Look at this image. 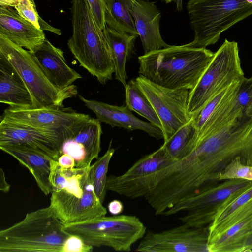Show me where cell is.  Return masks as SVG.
Wrapping results in <instances>:
<instances>
[{
  "label": "cell",
  "instance_id": "obj_1",
  "mask_svg": "<svg viewBox=\"0 0 252 252\" xmlns=\"http://www.w3.org/2000/svg\"><path fill=\"white\" fill-rule=\"evenodd\" d=\"M194 138L187 154L173 165L175 178L190 191H201L219 184L220 174L237 157L252 166V118L245 115L217 132Z\"/></svg>",
  "mask_w": 252,
  "mask_h": 252
},
{
  "label": "cell",
  "instance_id": "obj_2",
  "mask_svg": "<svg viewBox=\"0 0 252 252\" xmlns=\"http://www.w3.org/2000/svg\"><path fill=\"white\" fill-rule=\"evenodd\" d=\"M214 55L206 48L170 45L138 57V73L159 86L190 91Z\"/></svg>",
  "mask_w": 252,
  "mask_h": 252
},
{
  "label": "cell",
  "instance_id": "obj_3",
  "mask_svg": "<svg viewBox=\"0 0 252 252\" xmlns=\"http://www.w3.org/2000/svg\"><path fill=\"white\" fill-rule=\"evenodd\" d=\"M91 166L65 168L51 160L49 206L63 224L105 216L107 210L95 193Z\"/></svg>",
  "mask_w": 252,
  "mask_h": 252
},
{
  "label": "cell",
  "instance_id": "obj_4",
  "mask_svg": "<svg viewBox=\"0 0 252 252\" xmlns=\"http://www.w3.org/2000/svg\"><path fill=\"white\" fill-rule=\"evenodd\" d=\"M72 36L67 46L80 65L102 84L115 72L111 52L103 30L93 14L88 0H72Z\"/></svg>",
  "mask_w": 252,
  "mask_h": 252
},
{
  "label": "cell",
  "instance_id": "obj_5",
  "mask_svg": "<svg viewBox=\"0 0 252 252\" xmlns=\"http://www.w3.org/2000/svg\"><path fill=\"white\" fill-rule=\"evenodd\" d=\"M71 235L49 206L0 231V252H64Z\"/></svg>",
  "mask_w": 252,
  "mask_h": 252
},
{
  "label": "cell",
  "instance_id": "obj_6",
  "mask_svg": "<svg viewBox=\"0 0 252 252\" xmlns=\"http://www.w3.org/2000/svg\"><path fill=\"white\" fill-rule=\"evenodd\" d=\"M0 53L11 63L22 78L33 99V108H60L66 99L75 96L77 87L64 90L56 88L50 81L32 52L0 34Z\"/></svg>",
  "mask_w": 252,
  "mask_h": 252
},
{
  "label": "cell",
  "instance_id": "obj_7",
  "mask_svg": "<svg viewBox=\"0 0 252 252\" xmlns=\"http://www.w3.org/2000/svg\"><path fill=\"white\" fill-rule=\"evenodd\" d=\"M69 233L80 237L94 247H108L116 251L129 252L141 240L146 228L135 216L118 215L101 216L83 221L63 224Z\"/></svg>",
  "mask_w": 252,
  "mask_h": 252
},
{
  "label": "cell",
  "instance_id": "obj_8",
  "mask_svg": "<svg viewBox=\"0 0 252 252\" xmlns=\"http://www.w3.org/2000/svg\"><path fill=\"white\" fill-rule=\"evenodd\" d=\"M238 43L225 39L214 55L195 87L189 91L188 111L195 116L216 95L242 79Z\"/></svg>",
  "mask_w": 252,
  "mask_h": 252
},
{
  "label": "cell",
  "instance_id": "obj_9",
  "mask_svg": "<svg viewBox=\"0 0 252 252\" xmlns=\"http://www.w3.org/2000/svg\"><path fill=\"white\" fill-rule=\"evenodd\" d=\"M176 161L163 144L139 159L123 174L108 176L107 189L129 198H145L156 186L159 171Z\"/></svg>",
  "mask_w": 252,
  "mask_h": 252
},
{
  "label": "cell",
  "instance_id": "obj_10",
  "mask_svg": "<svg viewBox=\"0 0 252 252\" xmlns=\"http://www.w3.org/2000/svg\"><path fill=\"white\" fill-rule=\"evenodd\" d=\"M1 118L44 131L57 137L62 144L72 138L90 118L71 108L5 109Z\"/></svg>",
  "mask_w": 252,
  "mask_h": 252
},
{
  "label": "cell",
  "instance_id": "obj_11",
  "mask_svg": "<svg viewBox=\"0 0 252 252\" xmlns=\"http://www.w3.org/2000/svg\"><path fill=\"white\" fill-rule=\"evenodd\" d=\"M252 183V181L242 179L221 181L213 187L180 201L162 215L170 216L186 211L187 213L180 218L182 223L192 227L208 226L228 197Z\"/></svg>",
  "mask_w": 252,
  "mask_h": 252
},
{
  "label": "cell",
  "instance_id": "obj_12",
  "mask_svg": "<svg viewBox=\"0 0 252 252\" xmlns=\"http://www.w3.org/2000/svg\"><path fill=\"white\" fill-rule=\"evenodd\" d=\"M135 79L161 122L165 142L191 118L188 111L189 90L165 88L141 75Z\"/></svg>",
  "mask_w": 252,
  "mask_h": 252
},
{
  "label": "cell",
  "instance_id": "obj_13",
  "mask_svg": "<svg viewBox=\"0 0 252 252\" xmlns=\"http://www.w3.org/2000/svg\"><path fill=\"white\" fill-rule=\"evenodd\" d=\"M208 226L183 224L159 232L148 231L135 251L143 252H209Z\"/></svg>",
  "mask_w": 252,
  "mask_h": 252
},
{
  "label": "cell",
  "instance_id": "obj_14",
  "mask_svg": "<svg viewBox=\"0 0 252 252\" xmlns=\"http://www.w3.org/2000/svg\"><path fill=\"white\" fill-rule=\"evenodd\" d=\"M0 120V146L24 145L58 161L62 143L57 137L44 131L1 118Z\"/></svg>",
  "mask_w": 252,
  "mask_h": 252
},
{
  "label": "cell",
  "instance_id": "obj_15",
  "mask_svg": "<svg viewBox=\"0 0 252 252\" xmlns=\"http://www.w3.org/2000/svg\"><path fill=\"white\" fill-rule=\"evenodd\" d=\"M84 105L92 111L100 123H105L112 127L124 128L129 130H142L157 140L164 139L162 130L150 122L142 121L132 113L126 105L121 106L101 101L88 99L78 95Z\"/></svg>",
  "mask_w": 252,
  "mask_h": 252
},
{
  "label": "cell",
  "instance_id": "obj_16",
  "mask_svg": "<svg viewBox=\"0 0 252 252\" xmlns=\"http://www.w3.org/2000/svg\"><path fill=\"white\" fill-rule=\"evenodd\" d=\"M131 13L144 54L168 47L160 32L161 13L154 2L134 0Z\"/></svg>",
  "mask_w": 252,
  "mask_h": 252
},
{
  "label": "cell",
  "instance_id": "obj_17",
  "mask_svg": "<svg viewBox=\"0 0 252 252\" xmlns=\"http://www.w3.org/2000/svg\"><path fill=\"white\" fill-rule=\"evenodd\" d=\"M0 34L32 52L46 39L42 30L24 19L11 7L0 6Z\"/></svg>",
  "mask_w": 252,
  "mask_h": 252
},
{
  "label": "cell",
  "instance_id": "obj_18",
  "mask_svg": "<svg viewBox=\"0 0 252 252\" xmlns=\"http://www.w3.org/2000/svg\"><path fill=\"white\" fill-rule=\"evenodd\" d=\"M32 53L56 88L66 89L82 78L79 73L67 64L63 52L47 39Z\"/></svg>",
  "mask_w": 252,
  "mask_h": 252
},
{
  "label": "cell",
  "instance_id": "obj_19",
  "mask_svg": "<svg viewBox=\"0 0 252 252\" xmlns=\"http://www.w3.org/2000/svg\"><path fill=\"white\" fill-rule=\"evenodd\" d=\"M0 102L14 109L33 108L32 95L7 59L0 53Z\"/></svg>",
  "mask_w": 252,
  "mask_h": 252
},
{
  "label": "cell",
  "instance_id": "obj_20",
  "mask_svg": "<svg viewBox=\"0 0 252 252\" xmlns=\"http://www.w3.org/2000/svg\"><path fill=\"white\" fill-rule=\"evenodd\" d=\"M0 149L28 169L45 195L51 193L50 176L53 159L38 151L22 145H2L0 146Z\"/></svg>",
  "mask_w": 252,
  "mask_h": 252
},
{
  "label": "cell",
  "instance_id": "obj_21",
  "mask_svg": "<svg viewBox=\"0 0 252 252\" xmlns=\"http://www.w3.org/2000/svg\"><path fill=\"white\" fill-rule=\"evenodd\" d=\"M103 31L111 52L115 78L125 87L127 79L126 62L133 51L137 36L117 31L107 25Z\"/></svg>",
  "mask_w": 252,
  "mask_h": 252
},
{
  "label": "cell",
  "instance_id": "obj_22",
  "mask_svg": "<svg viewBox=\"0 0 252 252\" xmlns=\"http://www.w3.org/2000/svg\"><path fill=\"white\" fill-rule=\"evenodd\" d=\"M252 235V215L233 225L208 245L209 252H246Z\"/></svg>",
  "mask_w": 252,
  "mask_h": 252
},
{
  "label": "cell",
  "instance_id": "obj_23",
  "mask_svg": "<svg viewBox=\"0 0 252 252\" xmlns=\"http://www.w3.org/2000/svg\"><path fill=\"white\" fill-rule=\"evenodd\" d=\"M105 21L109 27L138 36L131 13L134 0H104Z\"/></svg>",
  "mask_w": 252,
  "mask_h": 252
},
{
  "label": "cell",
  "instance_id": "obj_24",
  "mask_svg": "<svg viewBox=\"0 0 252 252\" xmlns=\"http://www.w3.org/2000/svg\"><path fill=\"white\" fill-rule=\"evenodd\" d=\"M124 88L126 105L162 130V125L157 113L140 89L136 79H131Z\"/></svg>",
  "mask_w": 252,
  "mask_h": 252
},
{
  "label": "cell",
  "instance_id": "obj_25",
  "mask_svg": "<svg viewBox=\"0 0 252 252\" xmlns=\"http://www.w3.org/2000/svg\"><path fill=\"white\" fill-rule=\"evenodd\" d=\"M102 134L101 123L96 118H90L72 138L84 147L88 166L98 158L101 151L100 139Z\"/></svg>",
  "mask_w": 252,
  "mask_h": 252
},
{
  "label": "cell",
  "instance_id": "obj_26",
  "mask_svg": "<svg viewBox=\"0 0 252 252\" xmlns=\"http://www.w3.org/2000/svg\"><path fill=\"white\" fill-rule=\"evenodd\" d=\"M197 133L194 120L191 119L163 144L171 157L176 160L184 157Z\"/></svg>",
  "mask_w": 252,
  "mask_h": 252
},
{
  "label": "cell",
  "instance_id": "obj_27",
  "mask_svg": "<svg viewBox=\"0 0 252 252\" xmlns=\"http://www.w3.org/2000/svg\"><path fill=\"white\" fill-rule=\"evenodd\" d=\"M112 140L110 142L108 149L101 157L98 158L95 162L91 165V178L94 190L97 197L102 203L106 194L107 172L110 160L115 152L111 147Z\"/></svg>",
  "mask_w": 252,
  "mask_h": 252
},
{
  "label": "cell",
  "instance_id": "obj_28",
  "mask_svg": "<svg viewBox=\"0 0 252 252\" xmlns=\"http://www.w3.org/2000/svg\"><path fill=\"white\" fill-rule=\"evenodd\" d=\"M252 215V198L236 209L222 221L214 227H208V245L218 239L230 227Z\"/></svg>",
  "mask_w": 252,
  "mask_h": 252
},
{
  "label": "cell",
  "instance_id": "obj_29",
  "mask_svg": "<svg viewBox=\"0 0 252 252\" xmlns=\"http://www.w3.org/2000/svg\"><path fill=\"white\" fill-rule=\"evenodd\" d=\"M14 8L22 17L32 24L38 29L43 31L47 30L58 35L61 34L60 29L48 24L38 15L33 0H19Z\"/></svg>",
  "mask_w": 252,
  "mask_h": 252
},
{
  "label": "cell",
  "instance_id": "obj_30",
  "mask_svg": "<svg viewBox=\"0 0 252 252\" xmlns=\"http://www.w3.org/2000/svg\"><path fill=\"white\" fill-rule=\"evenodd\" d=\"M231 179L252 181V166L243 164L240 157L234 158L220 176V181Z\"/></svg>",
  "mask_w": 252,
  "mask_h": 252
},
{
  "label": "cell",
  "instance_id": "obj_31",
  "mask_svg": "<svg viewBox=\"0 0 252 252\" xmlns=\"http://www.w3.org/2000/svg\"><path fill=\"white\" fill-rule=\"evenodd\" d=\"M252 91V77L243 79L237 94V100L244 111L249 103Z\"/></svg>",
  "mask_w": 252,
  "mask_h": 252
},
{
  "label": "cell",
  "instance_id": "obj_32",
  "mask_svg": "<svg viewBox=\"0 0 252 252\" xmlns=\"http://www.w3.org/2000/svg\"><path fill=\"white\" fill-rule=\"evenodd\" d=\"M93 14L99 27L103 30L105 26V4L104 0H88Z\"/></svg>",
  "mask_w": 252,
  "mask_h": 252
},
{
  "label": "cell",
  "instance_id": "obj_33",
  "mask_svg": "<svg viewBox=\"0 0 252 252\" xmlns=\"http://www.w3.org/2000/svg\"><path fill=\"white\" fill-rule=\"evenodd\" d=\"M58 162L60 165L65 168H72L75 167V162L73 158L66 154L61 155Z\"/></svg>",
  "mask_w": 252,
  "mask_h": 252
},
{
  "label": "cell",
  "instance_id": "obj_34",
  "mask_svg": "<svg viewBox=\"0 0 252 252\" xmlns=\"http://www.w3.org/2000/svg\"><path fill=\"white\" fill-rule=\"evenodd\" d=\"M107 207L108 211L113 215H120L124 210L123 203L117 199L110 201Z\"/></svg>",
  "mask_w": 252,
  "mask_h": 252
},
{
  "label": "cell",
  "instance_id": "obj_35",
  "mask_svg": "<svg viewBox=\"0 0 252 252\" xmlns=\"http://www.w3.org/2000/svg\"><path fill=\"white\" fill-rule=\"evenodd\" d=\"M10 189V185L7 183L6 180L4 170L0 169V190L3 192L6 193L9 192Z\"/></svg>",
  "mask_w": 252,
  "mask_h": 252
},
{
  "label": "cell",
  "instance_id": "obj_36",
  "mask_svg": "<svg viewBox=\"0 0 252 252\" xmlns=\"http://www.w3.org/2000/svg\"><path fill=\"white\" fill-rule=\"evenodd\" d=\"M19 1V0H0V6L15 7Z\"/></svg>",
  "mask_w": 252,
  "mask_h": 252
},
{
  "label": "cell",
  "instance_id": "obj_37",
  "mask_svg": "<svg viewBox=\"0 0 252 252\" xmlns=\"http://www.w3.org/2000/svg\"><path fill=\"white\" fill-rule=\"evenodd\" d=\"M245 115L252 118V91L250 95L249 103L245 111Z\"/></svg>",
  "mask_w": 252,
  "mask_h": 252
},
{
  "label": "cell",
  "instance_id": "obj_38",
  "mask_svg": "<svg viewBox=\"0 0 252 252\" xmlns=\"http://www.w3.org/2000/svg\"><path fill=\"white\" fill-rule=\"evenodd\" d=\"M174 1L176 4V7L177 10L179 12L181 11L183 8V0H174Z\"/></svg>",
  "mask_w": 252,
  "mask_h": 252
},
{
  "label": "cell",
  "instance_id": "obj_39",
  "mask_svg": "<svg viewBox=\"0 0 252 252\" xmlns=\"http://www.w3.org/2000/svg\"><path fill=\"white\" fill-rule=\"evenodd\" d=\"M252 235L250 238L247 243L246 251V252H252Z\"/></svg>",
  "mask_w": 252,
  "mask_h": 252
},
{
  "label": "cell",
  "instance_id": "obj_40",
  "mask_svg": "<svg viewBox=\"0 0 252 252\" xmlns=\"http://www.w3.org/2000/svg\"><path fill=\"white\" fill-rule=\"evenodd\" d=\"M166 3H169L171 2L172 1H174V0H164Z\"/></svg>",
  "mask_w": 252,
  "mask_h": 252
}]
</instances>
